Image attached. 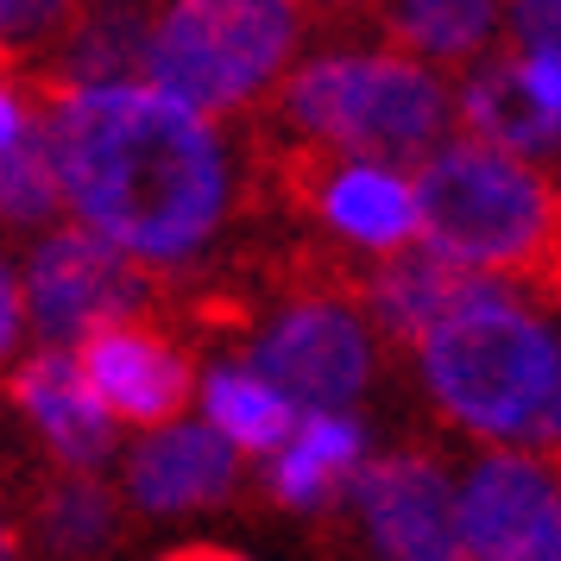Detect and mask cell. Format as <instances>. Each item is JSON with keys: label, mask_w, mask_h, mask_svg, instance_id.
<instances>
[{"label": "cell", "mask_w": 561, "mask_h": 561, "mask_svg": "<svg viewBox=\"0 0 561 561\" xmlns=\"http://www.w3.org/2000/svg\"><path fill=\"white\" fill-rule=\"evenodd\" d=\"M423 240L460 272L524 278L561 247V196L536 158H517L480 133H448L416 164Z\"/></svg>", "instance_id": "cell-4"}, {"label": "cell", "mask_w": 561, "mask_h": 561, "mask_svg": "<svg viewBox=\"0 0 561 561\" xmlns=\"http://www.w3.org/2000/svg\"><path fill=\"white\" fill-rule=\"evenodd\" d=\"M316 215L334 240L359 253H398L423 240V196H416V164L391 158H341L329 178L316 183Z\"/></svg>", "instance_id": "cell-14"}, {"label": "cell", "mask_w": 561, "mask_h": 561, "mask_svg": "<svg viewBox=\"0 0 561 561\" xmlns=\"http://www.w3.org/2000/svg\"><path fill=\"white\" fill-rule=\"evenodd\" d=\"M127 499V492H121ZM121 499L107 492L95 473L82 467H64V480H51L38 492V511H32V530L51 556H102L107 542L121 536Z\"/></svg>", "instance_id": "cell-20"}, {"label": "cell", "mask_w": 561, "mask_h": 561, "mask_svg": "<svg viewBox=\"0 0 561 561\" xmlns=\"http://www.w3.org/2000/svg\"><path fill=\"white\" fill-rule=\"evenodd\" d=\"M240 460L247 455L208 416H196V423L171 416V423L146 430L127 448V460H121V492H127V505L139 517H164V524L171 517H203V511L233 499Z\"/></svg>", "instance_id": "cell-11"}, {"label": "cell", "mask_w": 561, "mask_h": 561, "mask_svg": "<svg viewBox=\"0 0 561 561\" xmlns=\"http://www.w3.org/2000/svg\"><path fill=\"white\" fill-rule=\"evenodd\" d=\"M385 32L430 64H480L505 32V0H385Z\"/></svg>", "instance_id": "cell-19"}, {"label": "cell", "mask_w": 561, "mask_h": 561, "mask_svg": "<svg viewBox=\"0 0 561 561\" xmlns=\"http://www.w3.org/2000/svg\"><path fill=\"white\" fill-rule=\"evenodd\" d=\"M373 455L366 423L347 410H304L297 430L284 435V448L265 455V492L290 517H322L354 492V473Z\"/></svg>", "instance_id": "cell-15"}, {"label": "cell", "mask_w": 561, "mask_h": 561, "mask_svg": "<svg viewBox=\"0 0 561 561\" xmlns=\"http://www.w3.org/2000/svg\"><path fill=\"white\" fill-rule=\"evenodd\" d=\"M32 127H38V121H32L26 95H20V89H13V82L0 77V152H7V146H13V139H26Z\"/></svg>", "instance_id": "cell-25"}, {"label": "cell", "mask_w": 561, "mask_h": 561, "mask_svg": "<svg viewBox=\"0 0 561 561\" xmlns=\"http://www.w3.org/2000/svg\"><path fill=\"white\" fill-rule=\"evenodd\" d=\"M7 556H20V549H13V524L0 517V561H7Z\"/></svg>", "instance_id": "cell-27"}, {"label": "cell", "mask_w": 561, "mask_h": 561, "mask_svg": "<svg viewBox=\"0 0 561 561\" xmlns=\"http://www.w3.org/2000/svg\"><path fill=\"white\" fill-rule=\"evenodd\" d=\"M77 20V0H0V57L51 51Z\"/></svg>", "instance_id": "cell-22"}, {"label": "cell", "mask_w": 561, "mask_h": 561, "mask_svg": "<svg viewBox=\"0 0 561 561\" xmlns=\"http://www.w3.org/2000/svg\"><path fill=\"white\" fill-rule=\"evenodd\" d=\"M20 272H26L32 334L51 347H82L95 329L146 309V265L127 247H114L107 233L82 228L77 215L64 228L57 221L38 228Z\"/></svg>", "instance_id": "cell-6"}, {"label": "cell", "mask_w": 561, "mask_h": 561, "mask_svg": "<svg viewBox=\"0 0 561 561\" xmlns=\"http://www.w3.org/2000/svg\"><path fill=\"white\" fill-rule=\"evenodd\" d=\"M304 45V0H158L146 77L203 114L272 95Z\"/></svg>", "instance_id": "cell-5"}, {"label": "cell", "mask_w": 561, "mask_h": 561, "mask_svg": "<svg viewBox=\"0 0 561 561\" xmlns=\"http://www.w3.org/2000/svg\"><path fill=\"white\" fill-rule=\"evenodd\" d=\"M32 334V309H26V272L0 253V366H13L20 347Z\"/></svg>", "instance_id": "cell-23"}, {"label": "cell", "mask_w": 561, "mask_h": 561, "mask_svg": "<svg viewBox=\"0 0 561 561\" xmlns=\"http://www.w3.org/2000/svg\"><path fill=\"white\" fill-rule=\"evenodd\" d=\"M373 329L379 322L359 316L347 297L309 290L259 322L247 359L259 373H272L304 410H347L366 398V385L379 373V334Z\"/></svg>", "instance_id": "cell-7"}, {"label": "cell", "mask_w": 561, "mask_h": 561, "mask_svg": "<svg viewBox=\"0 0 561 561\" xmlns=\"http://www.w3.org/2000/svg\"><path fill=\"white\" fill-rule=\"evenodd\" d=\"M505 32L517 45H556L561 51V0H505Z\"/></svg>", "instance_id": "cell-24"}, {"label": "cell", "mask_w": 561, "mask_h": 561, "mask_svg": "<svg viewBox=\"0 0 561 561\" xmlns=\"http://www.w3.org/2000/svg\"><path fill=\"white\" fill-rule=\"evenodd\" d=\"M347 505L366 549L385 561L460 556V480L430 455H366Z\"/></svg>", "instance_id": "cell-9"}, {"label": "cell", "mask_w": 561, "mask_h": 561, "mask_svg": "<svg viewBox=\"0 0 561 561\" xmlns=\"http://www.w3.org/2000/svg\"><path fill=\"white\" fill-rule=\"evenodd\" d=\"M460 284H467V272H460L455 259H442L430 240H416V247H398V253H385L373 265V278H366V316L379 322V334L416 347L442 322V309L460 297Z\"/></svg>", "instance_id": "cell-16"}, {"label": "cell", "mask_w": 561, "mask_h": 561, "mask_svg": "<svg viewBox=\"0 0 561 561\" xmlns=\"http://www.w3.org/2000/svg\"><path fill=\"white\" fill-rule=\"evenodd\" d=\"M196 410L228 435L240 455H259V460L272 455V448H284V435L297 430V416H304V404L272 373H259L253 359L208 366L203 379H196Z\"/></svg>", "instance_id": "cell-17"}, {"label": "cell", "mask_w": 561, "mask_h": 561, "mask_svg": "<svg viewBox=\"0 0 561 561\" xmlns=\"http://www.w3.org/2000/svg\"><path fill=\"white\" fill-rule=\"evenodd\" d=\"M57 215H70L64 203V178H57V158H51V139H45V121L13 139L0 152V228H51Z\"/></svg>", "instance_id": "cell-21"}, {"label": "cell", "mask_w": 561, "mask_h": 561, "mask_svg": "<svg viewBox=\"0 0 561 561\" xmlns=\"http://www.w3.org/2000/svg\"><path fill=\"white\" fill-rule=\"evenodd\" d=\"M146 38H152V13L146 7H89V13H77L70 32L51 45L57 89L146 77Z\"/></svg>", "instance_id": "cell-18"}, {"label": "cell", "mask_w": 561, "mask_h": 561, "mask_svg": "<svg viewBox=\"0 0 561 561\" xmlns=\"http://www.w3.org/2000/svg\"><path fill=\"white\" fill-rule=\"evenodd\" d=\"M77 354L89 385L102 391V404L133 430H158V423L183 416V404H196V373H190L183 347L164 341L158 329H146L139 316H121V322L95 329Z\"/></svg>", "instance_id": "cell-13"}, {"label": "cell", "mask_w": 561, "mask_h": 561, "mask_svg": "<svg viewBox=\"0 0 561 561\" xmlns=\"http://www.w3.org/2000/svg\"><path fill=\"white\" fill-rule=\"evenodd\" d=\"M460 127L505 146L517 158H561V51L517 45L505 57H480L455 89Z\"/></svg>", "instance_id": "cell-10"}, {"label": "cell", "mask_w": 561, "mask_h": 561, "mask_svg": "<svg viewBox=\"0 0 561 561\" xmlns=\"http://www.w3.org/2000/svg\"><path fill=\"white\" fill-rule=\"evenodd\" d=\"M430 404L473 442L561 448V322L511 278L467 272L416 347Z\"/></svg>", "instance_id": "cell-2"}, {"label": "cell", "mask_w": 561, "mask_h": 561, "mask_svg": "<svg viewBox=\"0 0 561 561\" xmlns=\"http://www.w3.org/2000/svg\"><path fill=\"white\" fill-rule=\"evenodd\" d=\"M304 7H322V13H354V7H379V0H304Z\"/></svg>", "instance_id": "cell-26"}, {"label": "cell", "mask_w": 561, "mask_h": 561, "mask_svg": "<svg viewBox=\"0 0 561 561\" xmlns=\"http://www.w3.org/2000/svg\"><path fill=\"white\" fill-rule=\"evenodd\" d=\"M13 404L32 423V435L51 448L57 467H82V473H102L114 460V430L121 416L102 404V391L89 385L77 347H51L38 341V354L13 359Z\"/></svg>", "instance_id": "cell-12"}, {"label": "cell", "mask_w": 561, "mask_h": 561, "mask_svg": "<svg viewBox=\"0 0 561 561\" xmlns=\"http://www.w3.org/2000/svg\"><path fill=\"white\" fill-rule=\"evenodd\" d=\"M89 7H152V0H89Z\"/></svg>", "instance_id": "cell-28"}, {"label": "cell", "mask_w": 561, "mask_h": 561, "mask_svg": "<svg viewBox=\"0 0 561 561\" xmlns=\"http://www.w3.org/2000/svg\"><path fill=\"white\" fill-rule=\"evenodd\" d=\"M460 556L561 561V467L549 448L492 442L460 473Z\"/></svg>", "instance_id": "cell-8"}, {"label": "cell", "mask_w": 561, "mask_h": 561, "mask_svg": "<svg viewBox=\"0 0 561 561\" xmlns=\"http://www.w3.org/2000/svg\"><path fill=\"white\" fill-rule=\"evenodd\" d=\"M278 114L290 133L334 158L423 164L460 121L455 82L416 51H316L278 82Z\"/></svg>", "instance_id": "cell-3"}, {"label": "cell", "mask_w": 561, "mask_h": 561, "mask_svg": "<svg viewBox=\"0 0 561 561\" xmlns=\"http://www.w3.org/2000/svg\"><path fill=\"white\" fill-rule=\"evenodd\" d=\"M64 203L146 272H183L233 215V152L215 114L152 77L77 82L45 107Z\"/></svg>", "instance_id": "cell-1"}]
</instances>
